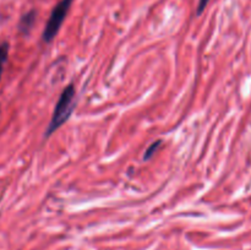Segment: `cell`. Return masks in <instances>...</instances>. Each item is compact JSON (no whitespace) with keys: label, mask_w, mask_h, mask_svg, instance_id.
<instances>
[{"label":"cell","mask_w":251,"mask_h":250,"mask_svg":"<svg viewBox=\"0 0 251 250\" xmlns=\"http://www.w3.org/2000/svg\"><path fill=\"white\" fill-rule=\"evenodd\" d=\"M36 17H37V12L36 10H29L27 11L26 14H24L20 19L19 22V31L20 33L22 34H28L31 32L32 27H33L34 22H36Z\"/></svg>","instance_id":"3"},{"label":"cell","mask_w":251,"mask_h":250,"mask_svg":"<svg viewBox=\"0 0 251 250\" xmlns=\"http://www.w3.org/2000/svg\"><path fill=\"white\" fill-rule=\"evenodd\" d=\"M161 144H162L161 140H158V141L153 142V144H152L151 146H150L149 149L146 150V152H145L144 159H146V161H147V159L152 158V157H153V154H156V152L158 151V149H159V146H161Z\"/></svg>","instance_id":"5"},{"label":"cell","mask_w":251,"mask_h":250,"mask_svg":"<svg viewBox=\"0 0 251 250\" xmlns=\"http://www.w3.org/2000/svg\"><path fill=\"white\" fill-rule=\"evenodd\" d=\"M75 98H76V91L74 85H69L64 88L61 92L60 97H59L58 102H56L55 108H54L53 115L49 122L48 127L46 130V137H49L55 132L56 130L60 129L64 125V123L68 122L69 118L71 117L75 108Z\"/></svg>","instance_id":"1"},{"label":"cell","mask_w":251,"mask_h":250,"mask_svg":"<svg viewBox=\"0 0 251 250\" xmlns=\"http://www.w3.org/2000/svg\"><path fill=\"white\" fill-rule=\"evenodd\" d=\"M9 42H2V43H0V80H1L2 71H4V65L6 64L7 58H9Z\"/></svg>","instance_id":"4"},{"label":"cell","mask_w":251,"mask_h":250,"mask_svg":"<svg viewBox=\"0 0 251 250\" xmlns=\"http://www.w3.org/2000/svg\"><path fill=\"white\" fill-rule=\"evenodd\" d=\"M73 1L74 0H60L55 5L50 16H49L48 21H47L43 34H42V38H43L44 42L49 43V42H51L55 38L58 32L60 31L61 25L65 21V17L68 15L69 10H70Z\"/></svg>","instance_id":"2"},{"label":"cell","mask_w":251,"mask_h":250,"mask_svg":"<svg viewBox=\"0 0 251 250\" xmlns=\"http://www.w3.org/2000/svg\"><path fill=\"white\" fill-rule=\"evenodd\" d=\"M208 1H210V0H200V1H199L198 9H196V15H198V16H200V15L202 14L203 11H205V9H206V6H207Z\"/></svg>","instance_id":"6"}]
</instances>
